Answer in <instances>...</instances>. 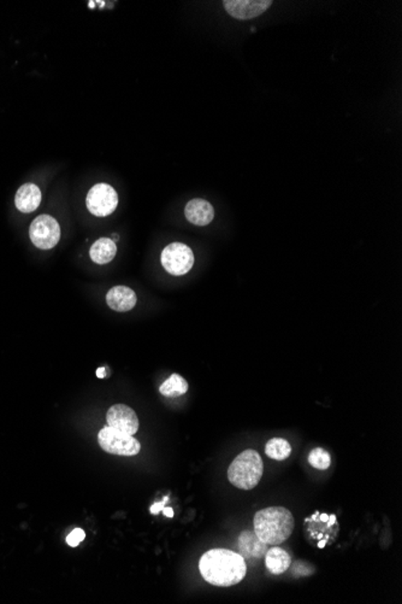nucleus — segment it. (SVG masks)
I'll return each instance as SVG.
<instances>
[{"label":"nucleus","mask_w":402,"mask_h":604,"mask_svg":"<svg viewBox=\"0 0 402 604\" xmlns=\"http://www.w3.org/2000/svg\"><path fill=\"white\" fill-rule=\"evenodd\" d=\"M199 570L209 584L229 588L244 580L247 566L245 559L237 552L226 549H212L201 557Z\"/></svg>","instance_id":"f257e3e1"},{"label":"nucleus","mask_w":402,"mask_h":604,"mask_svg":"<svg viewBox=\"0 0 402 604\" xmlns=\"http://www.w3.org/2000/svg\"><path fill=\"white\" fill-rule=\"evenodd\" d=\"M294 526L293 514L285 506H269L255 516V532L268 546H277L287 541Z\"/></svg>","instance_id":"f03ea898"},{"label":"nucleus","mask_w":402,"mask_h":604,"mask_svg":"<svg viewBox=\"0 0 402 604\" xmlns=\"http://www.w3.org/2000/svg\"><path fill=\"white\" fill-rule=\"evenodd\" d=\"M264 472V463L258 451L248 449L241 452L228 469L231 485L241 490H252L259 484Z\"/></svg>","instance_id":"7ed1b4c3"},{"label":"nucleus","mask_w":402,"mask_h":604,"mask_svg":"<svg viewBox=\"0 0 402 604\" xmlns=\"http://www.w3.org/2000/svg\"><path fill=\"white\" fill-rule=\"evenodd\" d=\"M98 442L104 451L117 456H135L141 450L138 439L110 426L99 432Z\"/></svg>","instance_id":"20e7f679"},{"label":"nucleus","mask_w":402,"mask_h":604,"mask_svg":"<svg viewBox=\"0 0 402 604\" xmlns=\"http://www.w3.org/2000/svg\"><path fill=\"white\" fill-rule=\"evenodd\" d=\"M163 268L174 276H182L191 271L194 265V254L189 246L183 243H172L161 255Z\"/></svg>","instance_id":"39448f33"},{"label":"nucleus","mask_w":402,"mask_h":604,"mask_svg":"<svg viewBox=\"0 0 402 604\" xmlns=\"http://www.w3.org/2000/svg\"><path fill=\"white\" fill-rule=\"evenodd\" d=\"M86 205L94 216H108L117 208V192L108 183H97L89 190L86 197Z\"/></svg>","instance_id":"423d86ee"},{"label":"nucleus","mask_w":402,"mask_h":604,"mask_svg":"<svg viewBox=\"0 0 402 604\" xmlns=\"http://www.w3.org/2000/svg\"><path fill=\"white\" fill-rule=\"evenodd\" d=\"M29 236L30 241L38 249L49 250L58 244L60 226L54 217L40 215L30 225Z\"/></svg>","instance_id":"0eeeda50"},{"label":"nucleus","mask_w":402,"mask_h":604,"mask_svg":"<svg viewBox=\"0 0 402 604\" xmlns=\"http://www.w3.org/2000/svg\"><path fill=\"white\" fill-rule=\"evenodd\" d=\"M272 5L271 0H224L226 12L237 20H252L263 15Z\"/></svg>","instance_id":"6e6552de"},{"label":"nucleus","mask_w":402,"mask_h":604,"mask_svg":"<svg viewBox=\"0 0 402 604\" xmlns=\"http://www.w3.org/2000/svg\"><path fill=\"white\" fill-rule=\"evenodd\" d=\"M110 427L134 436L139 431V418L137 413L130 407L124 404H116L108 409L106 414Z\"/></svg>","instance_id":"1a4fd4ad"},{"label":"nucleus","mask_w":402,"mask_h":604,"mask_svg":"<svg viewBox=\"0 0 402 604\" xmlns=\"http://www.w3.org/2000/svg\"><path fill=\"white\" fill-rule=\"evenodd\" d=\"M185 216L188 221L196 226H207L211 223L215 217V209L212 207L211 203L201 198H196L187 203Z\"/></svg>","instance_id":"9d476101"},{"label":"nucleus","mask_w":402,"mask_h":604,"mask_svg":"<svg viewBox=\"0 0 402 604\" xmlns=\"http://www.w3.org/2000/svg\"><path fill=\"white\" fill-rule=\"evenodd\" d=\"M106 303L115 311L126 313L137 305V295L127 286H115L106 293Z\"/></svg>","instance_id":"9b49d317"},{"label":"nucleus","mask_w":402,"mask_h":604,"mask_svg":"<svg viewBox=\"0 0 402 604\" xmlns=\"http://www.w3.org/2000/svg\"><path fill=\"white\" fill-rule=\"evenodd\" d=\"M268 549V544L260 539L255 530H244L239 537V550L244 559H261Z\"/></svg>","instance_id":"f8f14e48"},{"label":"nucleus","mask_w":402,"mask_h":604,"mask_svg":"<svg viewBox=\"0 0 402 604\" xmlns=\"http://www.w3.org/2000/svg\"><path fill=\"white\" fill-rule=\"evenodd\" d=\"M41 203V191L34 183H25L16 193V208L23 214L35 212Z\"/></svg>","instance_id":"ddd939ff"},{"label":"nucleus","mask_w":402,"mask_h":604,"mask_svg":"<svg viewBox=\"0 0 402 604\" xmlns=\"http://www.w3.org/2000/svg\"><path fill=\"white\" fill-rule=\"evenodd\" d=\"M265 565L272 574H282L285 570H289L292 559L287 551L283 550L280 546H275L266 551Z\"/></svg>","instance_id":"4468645a"},{"label":"nucleus","mask_w":402,"mask_h":604,"mask_svg":"<svg viewBox=\"0 0 402 604\" xmlns=\"http://www.w3.org/2000/svg\"><path fill=\"white\" fill-rule=\"evenodd\" d=\"M116 254H117V246L110 238H100L94 243L89 250L91 258L97 265H108L115 258Z\"/></svg>","instance_id":"2eb2a0df"},{"label":"nucleus","mask_w":402,"mask_h":604,"mask_svg":"<svg viewBox=\"0 0 402 604\" xmlns=\"http://www.w3.org/2000/svg\"><path fill=\"white\" fill-rule=\"evenodd\" d=\"M187 391H188V383L186 379L178 374H172V377L165 380L159 388V392L162 393L164 397L167 398L180 397L187 393Z\"/></svg>","instance_id":"dca6fc26"},{"label":"nucleus","mask_w":402,"mask_h":604,"mask_svg":"<svg viewBox=\"0 0 402 604\" xmlns=\"http://www.w3.org/2000/svg\"><path fill=\"white\" fill-rule=\"evenodd\" d=\"M265 454L272 460L283 461L290 456L292 447L283 438H272L265 445Z\"/></svg>","instance_id":"f3484780"},{"label":"nucleus","mask_w":402,"mask_h":604,"mask_svg":"<svg viewBox=\"0 0 402 604\" xmlns=\"http://www.w3.org/2000/svg\"><path fill=\"white\" fill-rule=\"evenodd\" d=\"M309 463L316 469L325 471L331 465V457L327 450H324L323 447H316L309 452Z\"/></svg>","instance_id":"a211bd4d"},{"label":"nucleus","mask_w":402,"mask_h":604,"mask_svg":"<svg viewBox=\"0 0 402 604\" xmlns=\"http://www.w3.org/2000/svg\"><path fill=\"white\" fill-rule=\"evenodd\" d=\"M84 538H86L84 530H81V528H75V530L68 535L67 543H68L71 548H76V546H79L81 541H84Z\"/></svg>","instance_id":"6ab92c4d"},{"label":"nucleus","mask_w":402,"mask_h":604,"mask_svg":"<svg viewBox=\"0 0 402 604\" xmlns=\"http://www.w3.org/2000/svg\"><path fill=\"white\" fill-rule=\"evenodd\" d=\"M163 509H164V502H161V503H154V504L151 506L150 511H151L152 514H157L158 511H163Z\"/></svg>","instance_id":"aec40b11"},{"label":"nucleus","mask_w":402,"mask_h":604,"mask_svg":"<svg viewBox=\"0 0 402 604\" xmlns=\"http://www.w3.org/2000/svg\"><path fill=\"white\" fill-rule=\"evenodd\" d=\"M95 374H97V377L100 379H104L106 378V377H108V374L106 373V368H104V367L97 369V372H95Z\"/></svg>","instance_id":"412c9836"},{"label":"nucleus","mask_w":402,"mask_h":604,"mask_svg":"<svg viewBox=\"0 0 402 604\" xmlns=\"http://www.w3.org/2000/svg\"><path fill=\"white\" fill-rule=\"evenodd\" d=\"M163 511H164V514H165L167 517H172V516H174V511H172V508H164Z\"/></svg>","instance_id":"4be33fe9"},{"label":"nucleus","mask_w":402,"mask_h":604,"mask_svg":"<svg viewBox=\"0 0 402 604\" xmlns=\"http://www.w3.org/2000/svg\"><path fill=\"white\" fill-rule=\"evenodd\" d=\"M325 546H327V539H322V541H319L318 544H317L319 549H323V548H325Z\"/></svg>","instance_id":"5701e85b"}]
</instances>
